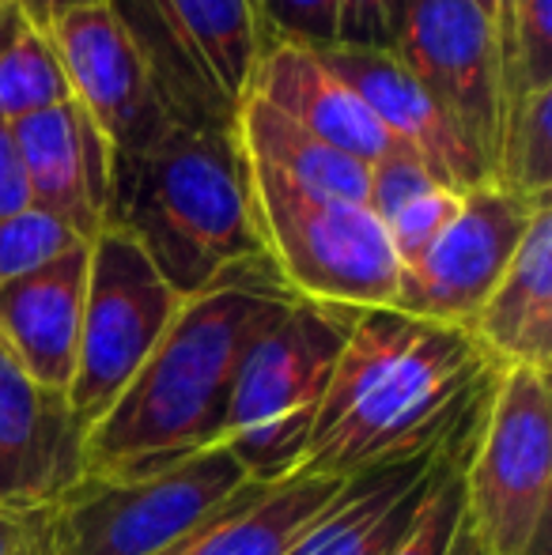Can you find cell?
<instances>
[{
  "label": "cell",
  "instance_id": "cell-1",
  "mask_svg": "<svg viewBox=\"0 0 552 555\" xmlns=\"http://www.w3.org/2000/svg\"><path fill=\"white\" fill-rule=\"evenodd\" d=\"M500 366L470 330L394 307L352 318L303 468L360 480L420 457H465Z\"/></svg>",
  "mask_w": 552,
  "mask_h": 555
},
{
  "label": "cell",
  "instance_id": "cell-2",
  "mask_svg": "<svg viewBox=\"0 0 552 555\" xmlns=\"http://www.w3.org/2000/svg\"><path fill=\"white\" fill-rule=\"evenodd\" d=\"M292 307L295 292L269 257L178 302L137 378L84 431V476L129 480L220 446L239 366Z\"/></svg>",
  "mask_w": 552,
  "mask_h": 555
},
{
  "label": "cell",
  "instance_id": "cell-3",
  "mask_svg": "<svg viewBox=\"0 0 552 555\" xmlns=\"http://www.w3.org/2000/svg\"><path fill=\"white\" fill-rule=\"evenodd\" d=\"M103 227L129 234L178 299L266 257L235 125H167L111 163Z\"/></svg>",
  "mask_w": 552,
  "mask_h": 555
},
{
  "label": "cell",
  "instance_id": "cell-4",
  "mask_svg": "<svg viewBox=\"0 0 552 555\" xmlns=\"http://www.w3.org/2000/svg\"><path fill=\"white\" fill-rule=\"evenodd\" d=\"M356 314L360 310L295 299L243 359L223 446L254 483H277L303 468Z\"/></svg>",
  "mask_w": 552,
  "mask_h": 555
},
{
  "label": "cell",
  "instance_id": "cell-5",
  "mask_svg": "<svg viewBox=\"0 0 552 555\" xmlns=\"http://www.w3.org/2000/svg\"><path fill=\"white\" fill-rule=\"evenodd\" d=\"M261 249L295 299L325 307H394L398 257L368 205L310 193L246 155Z\"/></svg>",
  "mask_w": 552,
  "mask_h": 555
},
{
  "label": "cell",
  "instance_id": "cell-6",
  "mask_svg": "<svg viewBox=\"0 0 552 555\" xmlns=\"http://www.w3.org/2000/svg\"><path fill=\"white\" fill-rule=\"evenodd\" d=\"M552 499V389L534 366H500L462 457V521L485 555H545Z\"/></svg>",
  "mask_w": 552,
  "mask_h": 555
},
{
  "label": "cell",
  "instance_id": "cell-7",
  "mask_svg": "<svg viewBox=\"0 0 552 555\" xmlns=\"http://www.w3.org/2000/svg\"><path fill=\"white\" fill-rule=\"evenodd\" d=\"M144 57L175 125L223 129L261 53L254 0H103Z\"/></svg>",
  "mask_w": 552,
  "mask_h": 555
},
{
  "label": "cell",
  "instance_id": "cell-8",
  "mask_svg": "<svg viewBox=\"0 0 552 555\" xmlns=\"http://www.w3.org/2000/svg\"><path fill=\"white\" fill-rule=\"evenodd\" d=\"M251 483L228 446L129 480L80 476L50 506L53 555H159Z\"/></svg>",
  "mask_w": 552,
  "mask_h": 555
},
{
  "label": "cell",
  "instance_id": "cell-9",
  "mask_svg": "<svg viewBox=\"0 0 552 555\" xmlns=\"http://www.w3.org/2000/svg\"><path fill=\"white\" fill-rule=\"evenodd\" d=\"M178 302L182 299L170 292V284L129 234L103 227L88 242L80 344L65 393L73 420L84 431L137 378L144 359L167 333Z\"/></svg>",
  "mask_w": 552,
  "mask_h": 555
},
{
  "label": "cell",
  "instance_id": "cell-10",
  "mask_svg": "<svg viewBox=\"0 0 552 555\" xmlns=\"http://www.w3.org/2000/svg\"><path fill=\"white\" fill-rule=\"evenodd\" d=\"M394 57L450 117L496 182L503 140L492 20L477 0H401Z\"/></svg>",
  "mask_w": 552,
  "mask_h": 555
},
{
  "label": "cell",
  "instance_id": "cell-11",
  "mask_svg": "<svg viewBox=\"0 0 552 555\" xmlns=\"http://www.w3.org/2000/svg\"><path fill=\"white\" fill-rule=\"evenodd\" d=\"M541 205L552 201H530L500 182L465 190L454 220L420 261L401 269L394 310L470 330Z\"/></svg>",
  "mask_w": 552,
  "mask_h": 555
},
{
  "label": "cell",
  "instance_id": "cell-12",
  "mask_svg": "<svg viewBox=\"0 0 552 555\" xmlns=\"http://www.w3.org/2000/svg\"><path fill=\"white\" fill-rule=\"evenodd\" d=\"M46 35L68 76L73 103L99 125L114 155L137 152L175 125L163 111L144 57L106 4L76 8Z\"/></svg>",
  "mask_w": 552,
  "mask_h": 555
},
{
  "label": "cell",
  "instance_id": "cell-13",
  "mask_svg": "<svg viewBox=\"0 0 552 555\" xmlns=\"http://www.w3.org/2000/svg\"><path fill=\"white\" fill-rule=\"evenodd\" d=\"M84 476V427L68 397L38 386L0 348V506L50 511Z\"/></svg>",
  "mask_w": 552,
  "mask_h": 555
},
{
  "label": "cell",
  "instance_id": "cell-14",
  "mask_svg": "<svg viewBox=\"0 0 552 555\" xmlns=\"http://www.w3.org/2000/svg\"><path fill=\"white\" fill-rule=\"evenodd\" d=\"M20 152L30 201L68 223L84 242L103 231L114 152L99 125L68 99L8 125Z\"/></svg>",
  "mask_w": 552,
  "mask_h": 555
},
{
  "label": "cell",
  "instance_id": "cell-15",
  "mask_svg": "<svg viewBox=\"0 0 552 555\" xmlns=\"http://www.w3.org/2000/svg\"><path fill=\"white\" fill-rule=\"evenodd\" d=\"M333 76L348 83L356 95L363 99L383 132L398 147L413 152L420 163L435 175V182L450 193L477 190V185L492 182L480 159L470 152L462 132L450 125V117L432 103L424 88L401 68L394 53L378 50H333L318 53Z\"/></svg>",
  "mask_w": 552,
  "mask_h": 555
},
{
  "label": "cell",
  "instance_id": "cell-16",
  "mask_svg": "<svg viewBox=\"0 0 552 555\" xmlns=\"http://www.w3.org/2000/svg\"><path fill=\"white\" fill-rule=\"evenodd\" d=\"M88 242L65 257L0 284V348L38 386L68 393L80 344Z\"/></svg>",
  "mask_w": 552,
  "mask_h": 555
},
{
  "label": "cell",
  "instance_id": "cell-17",
  "mask_svg": "<svg viewBox=\"0 0 552 555\" xmlns=\"http://www.w3.org/2000/svg\"><path fill=\"white\" fill-rule=\"evenodd\" d=\"M246 95L269 103L310 137L337 147L341 155L363 167H371L378 155L394 147V140L363 106V99L341 76H333L318 53L303 46H266L246 83Z\"/></svg>",
  "mask_w": 552,
  "mask_h": 555
},
{
  "label": "cell",
  "instance_id": "cell-18",
  "mask_svg": "<svg viewBox=\"0 0 552 555\" xmlns=\"http://www.w3.org/2000/svg\"><path fill=\"white\" fill-rule=\"evenodd\" d=\"M447 461L458 457H420L348 480L287 555H390L413 529Z\"/></svg>",
  "mask_w": 552,
  "mask_h": 555
},
{
  "label": "cell",
  "instance_id": "cell-19",
  "mask_svg": "<svg viewBox=\"0 0 552 555\" xmlns=\"http://www.w3.org/2000/svg\"><path fill=\"white\" fill-rule=\"evenodd\" d=\"M496 366L552 371V205H541L470 325Z\"/></svg>",
  "mask_w": 552,
  "mask_h": 555
},
{
  "label": "cell",
  "instance_id": "cell-20",
  "mask_svg": "<svg viewBox=\"0 0 552 555\" xmlns=\"http://www.w3.org/2000/svg\"><path fill=\"white\" fill-rule=\"evenodd\" d=\"M345 491V480L299 473L277 483H246L231 503L159 555H287L310 521Z\"/></svg>",
  "mask_w": 552,
  "mask_h": 555
},
{
  "label": "cell",
  "instance_id": "cell-21",
  "mask_svg": "<svg viewBox=\"0 0 552 555\" xmlns=\"http://www.w3.org/2000/svg\"><path fill=\"white\" fill-rule=\"evenodd\" d=\"M235 132L251 159L280 170L303 190L322 193V197L333 201H352V205H363V197H368V167L363 163L322 144V140L310 137L292 117L273 111L261 99L243 95L235 114Z\"/></svg>",
  "mask_w": 552,
  "mask_h": 555
},
{
  "label": "cell",
  "instance_id": "cell-22",
  "mask_svg": "<svg viewBox=\"0 0 552 555\" xmlns=\"http://www.w3.org/2000/svg\"><path fill=\"white\" fill-rule=\"evenodd\" d=\"M68 99L73 88L50 35L23 27V35L0 53V125H15Z\"/></svg>",
  "mask_w": 552,
  "mask_h": 555
},
{
  "label": "cell",
  "instance_id": "cell-23",
  "mask_svg": "<svg viewBox=\"0 0 552 555\" xmlns=\"http://www.w3.org/2000/svg\"><path fill=\"white\" fill-rule=\"evenodd\" d=\"M496 182L530 201H552V88H541L503 125Z\"/></svg>",
  "mask_w": 552,
  "mask_h": 555
},
{
  "label": "cell",
  "instance_id": "cell-24",
  "mask_svg": "<svg viewBox=\"0 0 552 555\" xmlns=\"http://www.w3.org/2000/svg\"><path fill=\"white\" fill-rule=\"evenodd\" d=\"M76 246H84V238L68 223L35 205L23 208V212L0 220V284L38 272L42 264L57 261Z\"/></svg>",
  "mask_w": 552,
  "mask_h": 555
},
{
  "label": "cell",
  "instance_id": "cell-25",
  "mask_svg": "<svg viewBox=\"0 0 552 555\" xmlns=\"http://www.w3.org/2000/svg\"><path fill=\"white\" fill-rule=\"evenodd\" d=\"M266 46H303L325 53L337 46V0H254Z\"/></svg>",
  "mask_w": 552,
  "mask_h": 555
},
{
  "label": "cell",
  "instance_id": "cell-26",
  "mask_svg": "<svg viewBox=\"0 0 552 555\" xmlns=\"http://www.w3.org/2000/svg\"><path fill=\"white\" fill-rule=\"evenodd\" d=\"M462 529V461H447L432 495L420 506L413 529L390 555H450Z\"/></svg>",
  "mask_w": 552,
  "mask_h": 555
},
{
  "label": "cell",
  "instance_id": "cell-27",
  "mask_svg": "<svg viewBox=\"0 0 552 555\" xmlns=\"http://www.w3.org/2000/svg\"><path fill=\"white\" fill-rule=\"evenodd\" d=\"M432 190H442L432 170L413 152L394 144L390 152L378 155L368 167V197H363V205H368V212L378 223H386L394 212H401V208L413 205V201H420Z\"/></svg>",
  "mask_w": 552,
  "mask_h": 555
},
{
  "label": "cell",
  "instance_id": "cell-28",
  "mask_svg": "<svg viewBox=\"0 0 552 555\" xmlns=\"http://www.w3.org/2000/svg\"><path fill=\"white\" fill-rule=\"evenodd\" d=\"M458 205H462V193L432 190L420 201H413V205H406L401 212H394L390 220L383 223L394 257H398V269H409V264L424 257V249L439 238L442 227L454 220Z\"/></svg>",
  "mask_w": 552,
  "mask_h": 555
},
{
  "label": "cell",
  "instance_id": "cell-29",
  "mask_svg": "<svg viewBox=\"0 0 552 555\" xmlns=\"http://www.w3.org/2000/svg\"><path fill=\"white\" fill-rule=\"evenodd\" d=\"M398 15L401 0H337V46L394 53Z\"/></svg>",
  "mask_w": 552,
  "mask_h": 555
},
{
  "label": "cell",
  "instance_id": "cell-30",
  "mask_svg": "<svg viewBox=\"0 0 552 555\" xmlns=\"http://www.w3.org/2000/svg\"><path fill=\"white\" fill-rule=\"evenodd\" d=\"M50 533V511L0 506V555H38Z\"/></svg>",
  "mask_w": 552,
  "mask_h": 555
},
{
  "label": "cell",
  "instance_id": "cell-31",
  "mask_svg": "<svg viewBox=\"0 0 552 555\" xmlns=\"http://www.w3.org/2000/svg\"><path fill=\"white\" fill-rule=\"evenodd\" d=\"M30 205H35V201H30V185H27V175H23L20 152H15L12 129L0 125V220L23 212V208H30Z\"/></svg>",
  "mask_w": 552,
  "mask_h": 555
},
{
  "label": "cell",
  "instance_id": "cell-32",
  "mask_svg": "<svg viewBox=\"0 0 552 555\" xmlns=\"http://www.w3.org/2000/svg\"><path fill=\"white\" fill-rule=\"evenodd\" d=\"M88 4H103V0H15L23 20H27L35 30H42V35L61 20V15L76 12V8H88Z\"/></svg>",
  "mask_w": 552,
  "mask_h": 555
},
{
  "label": "cell",
  "instance_id": "cell-33",
  "mask_svg": "<svg viewBox=\"0 0 552 555\" xmlns=\"http://www.w3.org/2000/svg\"><path fill=\"white\" fill-rule=\"evenodd\" d=\"M23 27H30V23L23 20V12L15 8V0H0V53H4L8 46L23 35Z\"/></svg>",
  "mask_w": 552,
  "mask_h": 555
},
{
  "label": "cell",
  "instance_id": "cell-34",
  "mask_svg": "<svg viewBox=\"0 0 552 555\" xmlns=\"http://www.w3.org/2000/svg\"><path fill=\"white\" fill-rule=\"evenodd\" d=\"M450 555H485L477 544H473V537L465 533V521H462V529H458V541H454V552H450Z\"/></svg>",
  "mask_w": 552,
  "mask_h": 555
},
{
  "label": "cell",
  "instance_id": "cell-35",
  "mask_svg": "<svg viewBox=\"0 0 552 555\" xmlns=\"http://www.w3.org/2000/svg\"><path fill=\"white\" fill-rule=\"evenodd\" d=\"M477 4L485 8V15H488V20H496V12H500V4H503V0H477Z\"/></svg>",
  "mask_w": 552,
  "mask_h": 555
},
{
  "label": "cell",
  "instance_id": "cell-36",
  "mask_svg": "<svg viewBox=\"0 0 552 555\" xmlns=\"http://www.w3.org/2000/svg\"><path fill=\"white\" fill-rule=\"evenodd\" d=\"M38 555H53V548H50V533H46V544H42V552Z\"/></svg>",
  "mask_w": 552,
  "mask_h": 555
}]
</instances>
